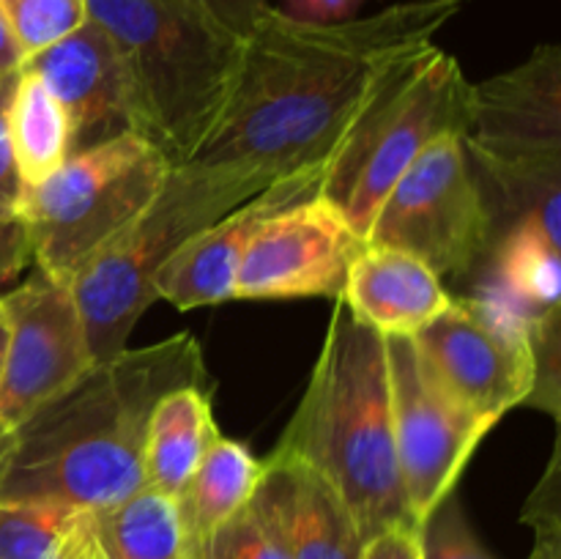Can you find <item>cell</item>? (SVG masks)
<instances>
[{
	"label": "cell",
	"instance_id": "27",
	"mask_svg": "<svg viewBox=\"0 0 561 559\" xmlns=\"http://www.w3.org/2000/svg\"><path fill=\"white\" fill-rule=\"evenodd\" d=\"M16 77L20 71L0 77V223L5 219H20V203L22 192H25V181H22L20 168H16L14 148H11L9 135V104L11 93H14Z\"/></svg>",
	"mask_w": 561,
	"mask_h": 559
},
{
	"label": "cell",
	"instance_id": "5",
	"mask_svg": "<svg viewBox=\"0 0 561 559\" xmlns=\"http://www.w3.org/2000/svg\"><path fill=\"white\" fill-rule=\"evenodd\" d=\"M471 82L458 58L425 44L381 71L321 168L316 195L367 241L394 181L444 135H466Z\"/></svg>",
	"mask_w": 561,
	"mask_h": 559
},
{
	"label": "cell",
	"instance_id": "34",
	"mask_svg": "<svg viewBox=\"0 0 561 559\" xmlns=\"http://www.w3.org/2000/svg\"><path fill=\"white\" fill-rule=\"evenodd\" d=\"M3 351H5V321H3V312H0V373H3ZM3 438V433H0Z\"/></svg>",
	"mask_w": 561,
	"mask_h": 559
},
{
	"label": "cell",
	"instance_id": "32",
	"mask_svg": "<svg viewBox=\"0 0 561 559\" xmlns=\"http://www.w3.org/2000/svg\"><path fill=\"white\" fill-rule=\"evenodd\" d=\"M22 64H25V53H22L20 42L14 38L3 11H0V77L20 71Z\"/></svg>",
	"mask_w": 561,
	"mask_h": 559
},
{
	"label": "cell",
	"instance_id": "25",
	"mask_svg": "<svg viewBox=\"0 0 561 559\" xmlns=\"http://www.w3.org/2000/svg\"><path fill=\"white\" fill-rule=\"evenodd\" d=\"M0 11L25 58L69 36L88 20L85 0H0Z\"/></svg>",
	"mask_w": 561,
	"mask_h": 559
},
{
	"label": "cell",
	"instance_id": "13",
	"mask_svg": "<svg viewBox=\"0 0 561 559\" xmlns=\"http://www.w3.org/2000/svg\"><path fill=\"white\" fill-rule=\"evenodd\" d=\"M365 247L337 208L310 195L263 219L241 258L233 299H340Z\"/></svg>",
	"mask_w": 561,
	"mask_h": 559
},
{
	"label": "cell",
	"instance_id": "7",
	"mask_svg": "<svg viewBox=\"0 0 561 559\" xmlns=\"http://www.w3.org/2000/svg\"><path fill=\"white\" fill-rule=\"evenodd\" d=\"M261 179L219 168L175 164L151 206L115 236L75 280L93 360L126 349L135 323L153 305V277L186 239L263 190Z\"/></svg>",
	"mask_w": 561,
	"mask_h": 559
},
{
	"label": "cell",
	"instance_id": "2",
	"mask_svg": "<svg viewBox=\"0 0 561 559\" xmlns=\"http://www.w3.org/2000/svg\"><path fill=\"white\" fill-rule=\"evenodd\" d=\"M179 387H208L190 332L93 362L0 438V499L85 513L124 502L146 486L142 449L153 406Z\"/></svg>",
	"mask_w": 561,
	"mask_h": 559
},
{
	"label": "cell",
	"instance_id": "3",
	"mask_svg": "<svg viewBox=\"0 0 561 559\" xmlns=\"http://www.w3.org/2000/svg\"><path fill=\"white\" fill-rule=\"evenodd\" d=\"M272 455L316 469L365 540L392 526H416L394 449L387 343L343 299L334 301L310 381Z\"/></svg>",
	"mask_w": 561,
	"mask_h": 559
},
{
	"label": "cell",
	"instance_id": "4",
	"mask_svg": "<svg viewBox=\"0 0 561 559\" xmlns=\"http://www.w3.org/2000/svg\"><path fill=\"white\" fill-rule=\"evenodd\" d=\"M85 9L124 60L140 135L173 168L184 164L222 115L244 38L201 0H85Z\"/></svg>",
	"mask_w": 561,
	"mask_h": 559
},
{
	"label": "cell",
	"instance_id": "19",
	"mask_svg": "<svg viewBox=\"0 0 561 559\" xmlns=\"http://www.w3.org/2000/svg\"><path fill=\"white\" fill-rule=\"evenodd\" d=\"M263 477V460H257L241 442L225 438L222 433L208 447L195 475L179 493L181 521L192 554L239 510L255 497Z\"/></svg>",
	"mask_w": 561,
	"mask_h": 559
},
{
	"label": "cell",
	"instance_id": "28",
	"mask_svg": "<svg viewBox=\"0 0 561 559\" xmlns=\"http://www.w3.org/2000/svg\"><path fill=\"white\" fill-rule=\"evenodd\" d=\"M31 263V241L22 219L0 223V290L14 283Z\"/></svg>",
	"mask_w": 561,
	"mask_h": 559
},
{
	"label": "cell",
	"instance_id": "29",
	"mask_svg": "<svg viewBox=\"0 0 561 559\" xmlns=\"http://www.w3.org/2000/svg\"><path fill=\"white\" fill-rule=\"evenodd\" d=\"M359 559H422L420 526H392L378 532L365 543Z\"/></svg>",
	"mask_w": 561,
	"mask_h": 559
},
{
	"label": "cell",
	"instance_id": "10",
	"mask_svg": "<svg viewBox=\"0 0 561 559\" xmlns=\"http://www.w3.org/2000/svg\"><path fill=\"white\" fill-rule=\"evenodd\" d=\"M537 321L482 290L471 299H449L411 340L455 400L499 425L507 411L529 400L535 387Z\"/></svg>",
	"mask_w": 561,
	"mask_h": 559
},
{
	"label": "cell",
	"instance_id": "1",
	"mask_svg": "<svg viewBox=\"0 0 561 559\" xmlns=\"http://www.w3.org/2000/svg\"><path fill=\"white\" fill-rule=\"evenodd\" d=\"M469 0H405L316 25L266 5L241 42L222 115L184 164L263 184L323 168L362 99L392 60L433 44Z\"/></svg>",
	"mask_w": 561,
	"mask_h": 559
},
{
	"label": "cell",
	"instance_id": "16",
	"mask_svg": "<svg viewBox=\"0 0 561 559\" xmlns=\"http://www.w3.org/2000/svg\"><path fill=\"white\" fill-rule=\"evenodd\" d=\"M340 299L359 321L370 323L383 338H414L449 305L453 296L438 274H433L420 258L392 247L367 244L351 263Z\"/></svg>",
	"mask_w": 561,
	"mask_h": 559
},
{
	"label": "cell",
	"instance_id": "6",
	"mask_svg": "<svg viewBox=\"0 0 561 559\" xmlns=\"http://www.w3.org/2000/svg\"><path fill=\"white\" fill-rule=\"evenodd\" d=\"M496 223L540 225L561 247V49L542 44L504 75L471 82V124L463 137ZM504 230V233H507ZM496 244V241H493Z\"/></svg>",
	"mask_w": 561,
	"mask_h": 559
},
{
	"label": "cell",
	"instance_id": "22",
	"mask_svg": "<svg viewBox=\"0 0 561 559\" xmlns=\"http://www.w3.org/2000/svg\"><path fill=\"white\" fill-rule=\"evenodd\" d=\"M9 135L25 186L38 184L71 157L66 113L38 77L20 69L9 104Z\"/></svg>",
	"mask_w": 561,
	"mask_h": 559
},
{
	"label": "cell",
	"instance_id": "31",
	"mask_svg": "<svg viewBox=\"0 0 561 559\" xmlns=\"http://www.w3.org/2000/svg\"><path fill=\"white\" fill-rule=\"evenodd\" d=\"M201 3L211 11L214 20L222 22L228 31H233L241 38L252 31L261 11L268 5L266 0H201Z\"/></svg>",
	"mask_w": 561,
	"mask_h": 559
},
{
	"label": "cell",
	"instance_id": "18",
	"mask_svg": "<svg viewBox=\"0 0 561 559\" xmlns=\"http://www.w3.org/2000/svg\"><path fill=\"white\" fill-rule=\"evenodd\" d=\"M217 436L208 387H179L159 398L142 449L146 486L179 497Z\"/></svg>",
	"mask_w": 561,
	"mask_h": 559
},
{
	"label": "cell",
	"instance_id": "30",
	"mask_svg": "<svg viewBox=\"0 0 561 559\" xmlns=\"http://www.w3.org/2000/svg\"><path fill=\"white\" fill-rule=\"evenodd\" d=\"M365 0H283V14L316 25H334V22L354 20Z\"/></svg>",
	"mask_w": 561,
	"mask_h": 559
},
{
	"label": "cell",
	"instance_id": "15",
	"mask_svg": "<svg viewBox=\"0 0 561 559\" xmlns=\"http://www.w3.org/2000/svg\"><path fill=\"white\" fill-rule=\"evenodd\" d=\"M318 179H321V168L272 181L250 201L219 217L217 223L197 230L153 277L157 299L170 301L179 310L222 305L233 299L236 274L255 230L272 214L316 195Z\"/></svg>",
	"mask_w": 561,
	"mask_h": 559
},
{
	"label": "cell",
	"instance_id": "24",
	"mask_svg": "<svg viewBox=\"0 0 561 559\" xmlns=\"http://www.w3.org/2000/svg\"><path fill=\"white\" fill-rule=\"evenodd\" d=\"M192 559H290L277 482L263 464L261 486L244 510L225 521Z\"/></svg>",
	"mask_w": 561,
	"mask_h": 559
},
{
	"label": "cell",
	"instance_id": "12",
	"mask_svg": "<svg viewBox=\"0 0 561 559\" xmlns=\"http://www.w3.org/2000/svg\"><path fill=\"white\" fill-rule=\"evenodd\" d=\"M5 321L0 433H9L93 367L85 321L71 285L33 272L0 294Z\"/></svg>",
	"mask_w": 561,
	"mask_h": 559
},
{
	"label": "cell",
	"instance_id": "11",
	"mask_svg": "<svg viewBox=\"0 0 561 559\" xmlns=\"http://www.w3.org/2000/svg\"><path fill=\"white\" fill-rule=\"evenodd\" d=\"M383 343L400 480L411 515L416 526H422V521L455 493L466 464L496 425L471 414L436 381L414 340L389 334Z\"/></svg>",
	"mask_w": 561,
	"mask_h": 559
},
{
	"label": "cell",
	"instance_id": "14",
	"mask_svg": "<svg viewBox=\"0 0 561 559\" xmlns=\"http://www.w3.org/2000/svg\"><path fill=\"white\" fill-rule=\"evenodd\" d=\"M22 69L42 80L66 113L71 153L137 132L135 91L113 38L93 20L82 22L69 36L27 55Z\"/></svg>",
	"mask_w": 561,
	"mask_h": 559
},
{
	"label": "cell",
	"instance_id": "33",
	"mask_svg": "<svg viewBox=\"0 0 561 559\" xmlns=\"http://www.w3.org/2000/svg\"><path fill=\"white\" fill-rule=\"evenodd\" d=\"M71 559H104L102 548H99V543H96V540H93L91 529H88L85 540H82V543H80V546H77V551H75V554H71Z\"/></svg>",
	"mask_w": 561,
	"mask_h": 559
},
{
	"label": "cell",
	"instance_id": "20",
	"mask_svg": "<svg viewBox=\"0 0 561 559\" xmlns=\"http://www.w3.org/2000/svg\"><path fill=\"white\" fill-rule=\"evenodd\" d=\"M91 535L104 559H192L179 499L151 486L91 513Z\"/></svg>",
	"mask_w": 561,
	"mask_h": 559
},
{
	"label": "cell",
	"instance_id": "17",
	"mask_svg": "<svg viewBox=\"0 0 561 559\" xmlns=\"http://www.w3.org/2000/svg\"><path fill=\"white\" fill-rule=\"evenodd\" d=\"M266 469L277 482L290 559H359V526L340 493L316 469L268 455Z\"/></svg>",
	"mask_w": 561,
	"mask_h": 559
},
{
	"label": "cell",
	"instance_id": "21",
	"mask_svg": "<svg viewBox=\"0 0 561 559\" xmlns=\"http://www.w3.org/2000/svg\"><path fill=\"white\" fill-rule=\"evenodd\" d=\"M493 283L485 290L537 321L559 307L561 247L531 219L510 228L493 247Z\"/></svg>",
	"mask_w": 561,
	"mask_h": 559
},
{
	"label": "cell",
	"instance_id": "9",
	"mask_svg": "<svg viewBox=\"0 0 561 559\" xmlns=\"http://www.w3.org/2000/svg\"><path fill=\"white\" fill-rule=\"evenodd\" d=\"M466 135H444L394 181L367 244L420 258L438 280L466 277L493 252V214L466 153Z\"/></svg>",
	"mask_w": 561,
	"mask_h": 559
},
{
	"label": "cell",
	"instance_id": "26",
	"mask_svg": "<svg viewBox=\"0 0 561 559\" xmlns=\"http://www.w3.org/2000/svg\"><path fill=\"white\" fill-rule=\"evenodd\" d=\"M420 548L422 559H496L474 535L455 493L422 521Z\"/></svg>",
	"mask_w": 561,
	"mask_h": 559
},
{
	"label": "cell",
	"instance_id": "8",
	"mask_svg": "<svg viewBox=\"0 0 561 559\" xmlns=\"http://www.w3.org/2000/svg\"><path fill=\"white\" fill-rule=\"evenodd\" d=\"M170 159L137 132L77 151L38 184L25 186L20 219L36 272L71 280L124 233L168 181Z\"/></svg>",
	"mask_w": 561,
	"mask_h": 559
},
{
	"label": "cell",
	"instance_id": "23",
	"mask_svg": "<svg viewBox=\"0 0 561 559\" xmlns=\"http://www.w3.org/2000/svg\"><path fill=\"white\" fill-rule=\"evenodd\" d=\"M88 529L85 510L0 499V559H71Z\"/></svg>",
	"mask_w": 561,
	"mask_h": 559
}]
</instances>
